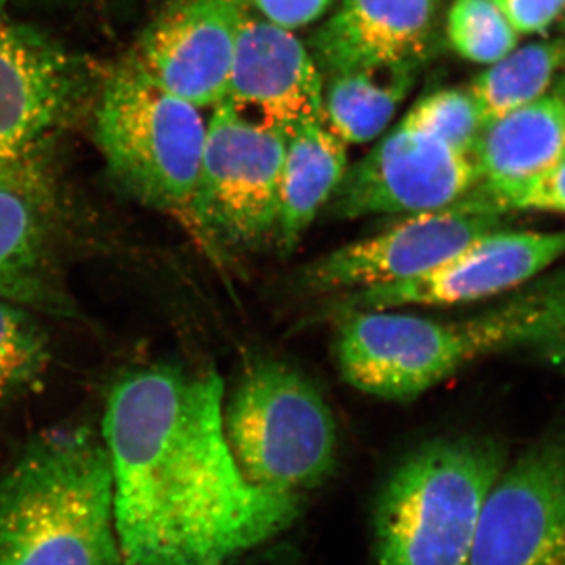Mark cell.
<instances>
[{
  "label": "cell",
  "instance_id": "1",
  "mask_svg": "<svg viewBox=\"0 0 565 565\" xmlns=\"http://www.w3.org/2000/svg\"><path fill=\"white\" fill-rule=\"evenodd\" d=\"M223 381L159 364L122 375L102 435L121 565H236L285 534L300 497L252 484L223 423Z\"/></svg>",
  "mask_w": 565,
  "mask_h": 565
},
{
  "label": "cell",
  "instance_id": "2",
  "mask_svg": "<svg viewBox=\"0 0 565 565\" xmlns=\"http://www.w3.org/2000/svg\"><path fill=\"white\" fill-rule=\"evenodd\" d=\"M0 565H121L102 435L50 430L0 471Z\"/></svg>",
  "mask_w": 565,
  "mask_h": 565
},
{
  "label": "cell",
  "instance_id": "3",
  "mask_svg": "<svg viewBox=\"0 0 565 565\" xmlns=\"http://www.w3.org/2000/svg\"><path fill=\"white\" fill-rule=\"evenodd\" d=\"M508 463L503 441L468 435L434 438L404 457L375 501L379 565H468Z\"/></svg>",
  "mask_w": 565,
  "mask_h": 565
},
{
  "label": "cell",
  "instance_id": "4",
  "mask_svg": "<svg viewBox=\"0 0 565 565\" xmlns=\"http://www.w3.org/2000/svg\"><path fill=\"white\" fill-rule=\"evenodd\" d=\"M95 139L107 170L126 193L172 215L196 236L206 122L199 107L122 62L103 82Z\"/></svg>",
  "mask_w": 565,
  "mask_h": 565
},
{
  "label": "cell",
  "instance_id": "5",
  "mask_svg": "<svg viewBox=\"0 0 565 565\" xmlns=\"http://www.w3.org/2000/svg\"><path fill=\"white\" fill-rule=\"evenodd\" d=\"M223 423L234 460L262 489L300 497L337 465L332 411L318 386L289 364H252L223 408Z\"/></svg>",
  "mask_w": 565,
  "mask_h": 565
},
{
  "label": "cell",
  "instance_id": "6",
  "mask_svg": "<svg viewBox=\"0 0 565 565\" xmlns=\"http://www.w3.org/2000/svg\"><path fill=\"white\" fill-rule=\"evenodd\" d=\"M90 65L0 0V180L50 178L51 140L90 95Z\"/></svg>",
  "mask_w": 565,
  "mask_h": 565
},
{
  "label": "cell",
  "instance_id": "7",
  "mask_svg": "<svg viewBox=\"0 0 565 565\" xmlns=\"http://www.w3.org/2000/svg\"><path fill=\"white\" fill-rule=\"evenodd\" d=\"M497 351L487 315L444 322L393 310L343 315L337 340L349 385L386 401L416 399L463 364Z\"/></svg>",
  "mask_w": 565,
  "mask_h": 565
},
{
  "label": "cell",
  "instance_id": "8",
  "mask_svg": "<svg viewBox=\"0 0 565 565\" xmlns=\"http://www.w3.org/2000/svg\"><path fill=\"white\" fill-rule=\"evenodd\" d=\"M286 139L228 102L215 106L195 203L196 237L204 244L253 247L275 237Z\"/></svg>",
  "mask_w": 565,
  "mask_h": 565
},
{
  "label": "cell",
  "instance_id": "9",
  "mask_svg": "<svg viewBox=\"0 0 565 565\" xmlns=\"http://www.w3.org/2000/svg\"><path fill=\"white\" fill-rule=\"evenodd\" d=\"M468 565H565V430L505 465Z\"/></svg>",
  "mask_w": 565,
  "mask_h": 565
},
{
  "label": "cell",
  "instance_id": "10",
  "mask_svg": "<svg viewBox=\"0 0 565 565\" xmlns=\"http://www.w3.org/2000/svg\"><path fill=\"white\" fill-rule=\"evenodd\" d=\"M479 181L473 156L399 125L345 172L332 196V214L359 218L440 211Z\"/></svg>",
  "mask_w": 565,
  "mask_h": 565
},
{
  "label": "cell",
  "instance_id": "11",
  "mask_svg": "<svg viewBox=\"0 0 565 565\" xmlns=\"http://www.w3.org/2000/svg\"><path fill=\"white\" fill-rule=\"evenodd\" d=\"M247 0H173L126 62L182 102L204 109L226 98Z\"/></svg>",
  "mask_w": 565,
  "mask_h": 565
},
{
  "label": "cell",
  "instance_id": "12",
  "mask_svg": "<svg viewBox=\"0 0 565 565\" xmlns=\"http://www.w3.org/2000/svg\"><path fill=\"white\" fill-rule=\"evenodd\" d=\"M565 255V232L494 230L418 277L349 292L338 313L451 307L522 286Z\"/></svg>",
  "mask_w": 565,
  "mask_h": 565
},
{
  "label": "cell",
  "instance_id": "13",
  "mask_svg": "<svg viewBox=\"0 0 565 565\" xmlns=\"http://www.w3.org/2000/svg\"><path fill=\"white\" fill-rule=\"evenodd\" d=\"M500 225V215L475 212L412 214L385 232L322 256L305 270L302 281L315 292H353L411 280Z\"/></svg>",
  "mask_w": 565,
  "mask_h": 565
},
{
  "label": "cell",
  "instance_id": "14",
  "mask_svg": "<svg viewBox=\"0 0 565 565\" xmlns=\"http://www.w3.org/2000/svg\"><path fill=\"white\" fill-rule=\"evenodd\" d=\"M322 74L291 32L245 13L223 102L289 136L322 111Z\"/></svg>",
  "mask_w": 565,
  "mask_h": 565
},
{
  "label": "cell",
  "instance_id": "15",
  "mask_svg": "<svg viewBox=\"0 0 565 565\" xmlns=\"http://www.w3.org/2000/svg\"><path fill=\"white\" fill-rule=\"evenodd\" d=\"M52 202L51 178L0 180V296L70 318L76 307L55 269Z\"/></svg>",
  "mask_w": 565,
  "mask_h": 565
},
{
  "label": "cell",
  "instance_id": "16",
  "mask_svg": "<svg viewBox=\"0 0 565 565\" xmlns=\"http://www.w3.org/2000/svg\"><path fill=\"white\" fill-rule=\"evenodd\" d=\"M435 0H343L311 39L329 76L384 63L422 65L433 39Z\"/></svg>",
  "mask_w": 565,
  "mask_h": 565
},
{
  "label": "cell",
  "instance_id": "17",
  "mask_svg": "<svg viewBox=\"0 0 565 565\" xmlns=\"http://www.w3.org/2000/svg\"><path fill=\"white\" fill-rule=\"evenodd\" d=\"M565 154V98L559 93L487 122L473 159L481 181L519 184L552 169Z\"/></svg>",
  "mask_w": 565,
  "mask_h": 565
},
{
  "label": "cell",
  "instance_id": "18",
  "mask_svg": "<svg viewBox=\"0 0 565 565\" xmlns=\"http://www.w3.org/2000/svg\"><path fill=\"white\" fill-rule=\"evenodd\" d=\"M348 172L345 143L323 117L302 122L286 139L275 239L289 253L332 200Z\"/></svg>",
  "mask_w": 565,
  "mask_h": 565
},
{
  "label": "cell",
  "instance_id": "19",
  "mask_svg": "<svg viewBox=\"0 0 565 565\" xmlns=\"http://www.w3.org/2000/svg\"><path fill=\"white\" fill-rule=\"evenodd\" d=\"M418 66L384 63L332 74L322 98L323 120L345 145L375 139L414 87Z\"/></svg>",
  "mask_w": 565,
  "mask_h": 565
},
{
  "label": "cell",
  "instance_id": "20",
  "mask_svg": "<svg viewBox=\"0 0 565 565\" xmlns=\"http://www.w3.org/2000/svg\"><path fill=\"white\" fill-rule=\"evenodd\" d=\"M498 351L525 349L565 373V269L489 311Z\"/></svg>",
  "mask_w": 565,
  "mask_h": 565
},
{
  "label": "cell",
  "instance_id": "21",
  "mask_svg": "<svg viewBox=\"0 0 565 565\" xmlns=\"http://www.w3.org/2000/svg\"><path fill=\"white\" fill-rule=\"evenodd\" d=\"M565 65L564 41L534 43L505 55L471 84L470 93L487 122L535 102Z\"/></svg>",
  "mask_w": 565,
  "mask_h": 565
},
{
  "label": "cell",
  "instance_id": "22",
  "mask_svg": "<svg viewBox=\"0 0 565 565\" xmlns=\"http://www.w3.org/2000/svg\"><path fill=\"white\" fill-rule=\"evenodd\" d=\"M51 349L35 313L0 296V407L39 388Z\"/></svg>",
  "mask_w": 565,
  "mask_h": 565
},
{
  "label": "cell",
  "instance_id": "23",
  "mask_svg": "<svg viewBox=\"0 0 565 565\" xmlns=\"http://www.w3.org/2000/svg\"><path fill=\"white\" fill-rule=\"evenodd\" d=\"M445 210L501 215L519 211L565 214V154L552 169L519 184L490 185L478 182L462 199Z\"/></svg>",
  "mask_w": 565,
  "mask_h": 565
},
{
  "label": "cell",
  "instance_id": "24",
  "mask_svg": "<svg viewBox=\"0 0 565 565\" xmlns=\"http://www.w3.org/2000/svg\"><path fill=\"white\" fill-rule=\"evenodd\" d=\"M401 125L429 134L455 150L473 156L486 122L470 90H438L412 107Z\"/></svg>",
  "mask_w": 565,
  "mask_h": 565
},
{
  "label": "cell",
  "instance_id": "25",
  "mask_svg": "<svg viewBox=\"0 0 565 565\" xmlns=\"http://www.w3.org/2000/svg\"><path fill=\"white\" fill-rule=\"evenodd\" d=\"M448 39L457 54L476 63H497L519 43L492 0H456L449 10Z\"/></svg>",
  "mask_w": 565,
  "mask_h": 565
},
{
  "label": "cell",
  "instance_id": "26",
  "mask_svg": "<svg viewBox=\"0 0 565 565\" xmlns=\"http://www.w3.org/2000/svg\"><path fill=\"white\" fill-rule=\"evenodd\" d=\"M512 25L523 33L545 32L561 17L565 0H492Z\"/></svg>",
  "mask_w": 565,
  "mask_h": 565
},
{
  "label": "cell",
  "instance_id": "27",
  "mask_svg": "<svg viewBox=\"0 0 565 565\" xmlns=\"http://www.w3.org/2000/svg\"><path fill=\"white\" fill-rule=\"evenodd\" d=\"M256 9L286 31L302 28L321 18L332 0H252Z\"/></svg>",
  "mask_w": 565,
  "mask_h": 565
},
{
  "label": "cell",
  "instance_id": "28",
  "mask_svg": "<svg viewBox=\"0 0 565 565\" xmlns=\"http://www.w3.org/2000/svg\"><path fill=\"white\" fill-rule=\"evenodd\" d=\"M13 2V0H11ZM24 3H32V6L40 7H63L68 6V3L76 2V0H21Z\"/></svg>",
  "mask_w": 565,
  "mask_h": 565
},
{
  "label": "cell",
  "instance_id": "29",
  "mask_svg": "<svg viewBox=\"0 0 565 565\" xmlns=\"http://www.w3.org/2000/svg\"><path fill=\"white\" fill-rule=\"evenodd\" d=\"M556 93H559L561 96H564L565 98V79L561 82L559 87H557Z\"/></svg>",
  "mask_w": 565,
  "mask_h": 565
},
{
  "label": "cell",
  "instance_id": "30",
  "mask_svg": "<svg viewBox=\"0 0 565 565\" xmlns=\"http://www.w3.org/2000/svg\"><path fill=\"white\" fill-rule=\"evenodd\" d=\"M564 43H565V41H564Z\"/></svg>",
  "mask_w": 565,
  "mask_h": 565
}]
</instances>
